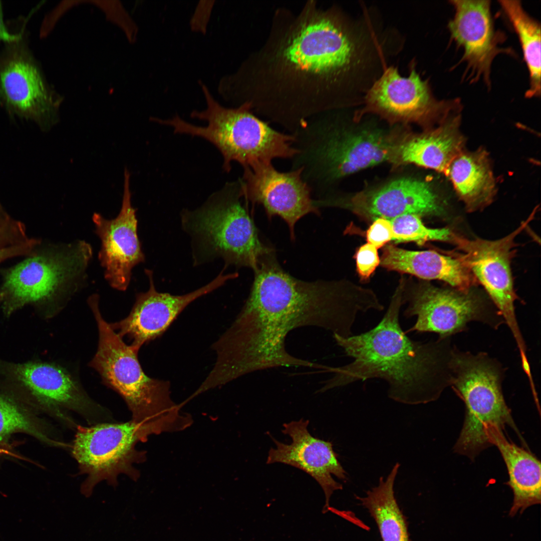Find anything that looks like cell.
I'll return each mask as SVG.
<instances>
[{
    "mask_svg": "<svg viewBox=\"0 0 541 541\" xmlns=\"http://www.w3.org/2000/svg\"><path fill=\"white\" fill-rule=\"evenodd\" d=\"M253 271V282L242 309L212 345L216 366L230 381L276 367L317 369L318 364L287 351L288 334L311 326L350 337L357 315L367 311V294L361 286L345 279H298L282 267L275 251L263 257Z\"/></svg>",
    "mask_w": 541,
    "mask_h": 541,
    "instance_id": "1",
    "label": "cell"
},
{
    "mask_svg": "<svg viewBox=\"0 0 541 541\" xmlns=\"http://www.w3.org/2000/svg\"><path fill=\"white\" fill-rule=\"evenodd\" d=\"M242 65L256 113L292 134L335 106L334 91L363 65L364 48L341 15L309 5Z\"/></svg>",
    "mask_w": 541,
    "mask_h": 541,
    "instance_id": "2",
    "label": "cell"
},
{
    "mask_svg": "<svg viewBox=\"0 0 541 541\" xmlns=\"http://www.w3.org/2000/svg\"><path fill=\"white\" fill-rule=\"evenodd\" d=\"M404 283L402 276L380 322L370 330L343 337L337 345L353 361L330 367L333 376L319 392L358 381L379 378L388 385V397L397 402L419 404L437 400L451 383V360L455 347L450 338L422 342L409 338L399 323Z\"/></svg>",
    "mask_w": 541,
    "mask_h": 541,
    "instance_id": "3",
    "label": "cell"
},
{
    "mask_svg": "<svg viewBox=\"0 0 541 541\" xmlns=\"http://www.w3.org/2000/svg\"><path fill=\"white\" fill-rule=\"evenodd\" d=\"M292 134L297 153L291 169H302L304 181L317 198L351 174L393 160L396 145L378 131L353 132L329 111L311 118Z\"/></svg>",
    "mask_w": 541,
    "mask_h": 541,
    "instance_id": "4",
    "label": "cell"
},
{
    "mask_svg": "<svg viewBox=\"0 0 541 541\" xmlns=\"http://www.w3.org/2000/svg\"><path fill=\"white\" fill-rule=\"evenodd\" d=\"M199 84L206 107L201 111H193L190 116L205 121L206 125H194L178 115L167 120L153 118L152 120L172 127L175 133L200 137L211 143L221 153L223 169L227 172L233 161L245 168L272 162L275 159L293 158L297 150L292 134L273 128L245 103L233 108L223 106L204 83L199 81Z\"/></svg>",
    "mask_w": 541,
    "mask_h": 541,
    "instance_id": "5",
    "label": "cell"
},
{
    "mask_svg": "<svg viewBox=\"0 0 541 541\" xmlns=\"http://www.w3.org/2000/svg\"><path fill=\"white\" fill-rule=\"evenodd\" d=\"M99 297L93 294L88 305L97 322L99 340L95 355L89 363L104 383L124 400L132 420L160 432H171L183 421L180 405L170 397V383L148 376L138 359L139 350L127 345L103 318Z\"/></svg>",
    "mask_w": 541,
    "mask_h": 541,
    "instance_id": "6",
    "label": "cell"
},
{
    "mask_svg": "<svg viewBox=\"0 0 541 541\" xmlns=\"http://www.w3.org/2000/svg\"><path fill=\"white\" fill-rule=\"evenodd\" d=\"M243 198L238 179L226 183L200 207L181 212L182 227L192 238L194 264L220 258L225 265L254 270L275 251L261 240Z\"/></svg>",
    "mask_w": 541,
    "mask_h": 541,
    "instance_id": "7",
    "label": "cell"
},
{
    "mask_svg": "<svg viewBox=\"0 0 541 541\" xmlns=\"http://www.w3.org/2000/svg\"><path fill=\"white\" fill-rule=\"evenodd\" d=\"M450 367V385L465 406L463 425L454 451L474 460L491 446L485 432L490 425L502 430L509 426L522 439L503 395L505 370L501 364L486 353L474 354L455 348Z\"/></svg>",
    "mask_w": 541,
    "mask_h": 541,
    "instance_id": "8",
    "label": "cell"
},
{
    "mask_svg": "<svg viewBox=\"0 0 541 541\" xmlns=\"http://www.w3.org/2000/svg\"><path fill=\"white\" fill-rule=\"evenodd\" d=\"M41 244L28 258L3 273L0 291L8 313L27 304L69 296L85 280L93 254L88 243L77 240L40 248Z\"/></svg>",
    "mask_w": 541,
    "mask_h": 541,
    "instance_id": "9",
    "label": "cell"
},
{
    "mask_svg": "<svg viewBox=\"0 0 541 541\" xmlns=\"http://www.w3.org/2000/svg\"><path fill=\"white\" fill-rule=\"evenodd\" d=\"M153 434L156 432L152 427L132 419L123 423L79 426L72 453L80 473L86 475L82 492L89 495L94 486L103 480L116 485L117 477L122 474L137 479L139 472L134 465L143 461L145 456L136 445Z\"/></svg>",
    "mask_w": 541,
    "mask_h": 541,
    "instance_id": "10",
    "label": "cell"
},
{
    "mask_svg": "<svg viewBox=\"0 0 541 541\" xmlns=\"http://www.w3.org/2000/svg\"><path fill=\"white\" fill-rule=\"evenodd\" d=\"M402 302L407 305L404 316L416 317L414 326L406 332H432L446 338L467 330L470 322H479L494 329L505 323L494 306L471 290L439 288L428 281L405 278Z\"/></svg>",
    "mask_w": 541,
    "mask_h": 541,
    "instance_id": "11",
    "label": "cell"
},
{
    "mask_svg": "<svg viewBox=\"0 0 541 541\" xmlns=\"http://www.w3.org/2000/svg\"><path fill=\"white\" fill-rule=\"evenodd\" d=\"M27 28L0 45V106L46 129L57 122L61 100L32 51Z\"/></svg>",
    "mask_w": 541,
    "mask_h": 541,
    "instance_id": "12",
    "label": "cell"
},
{
    "mask_svg": "<svg viewBox=\"0 0 541 541\" xmlns=\"http://www.w3.org/2000/svg\"><path fill=\"white\" fill-rule=\"evenodd\" d=\"M533 217L532 213L513 231L496 240L468 239L453 232L450 241L463 252L454 254L483 286L510 330L521 355L526 353V347L515 314L517 296L513 288L510 263L516 245L515 238Z\"/></svg>",
    "mask_w": 541,
    "mask_h": 541,
    "instance_id": "13",
    "label": "cell"
},
{
    "mask_svg": "<svg viewBox=\"0 0 541 541\" xmlns=\"http://www.w3.org/2000/svg\"><path fill=\"white\" fill-rule=\"evenodd\" d=\"M365 102L370 110L404 121L441 122L461 110L457 99H436L428 81L421 78L413 65L405 77L394 66L386 68L366 92Z\"/></svg>",
    "mask_w": 541,
    "mask_h": 541,
    "instance_id": "14",
    "label": "cell"
},
{
    "mask_svg": "<svg viewBox=\"0 0 541 541\" xmlns=\"http://www.w3.org/2000/svg\"><path fill=\"white\" fill-rule=\"evenodd\" d=\"M243 170L239 179L244 200L261 205L269 219L282 218L288 225L292 240L295 239V225L299 220L310 213L320 214L301 168L283 172L272 162H263Z\"/></svg>",
    "mask_w": 541,
    "mask_h": 541,
    "instance_id": "15",
    "label": "cell"
},
{
    "mask_svg": "<svg viewBox=\"0 0 541 541\" xmlns=\"http://www.w3.org/2000/svg\"><path fill=\"white\" fill-rule=\"evenodd\" d=\"M145 273L149 282V289L137 293L131 311L125 319L110 326L122 338H128L131 346L141 347L163 334L181 312L196 299L208 294L238 277L237 273L222 272L203 287L182 295L158 292L155 287L153 272Z\"/></svg>",
    "mask_w": 541,
    "mask_h": 541,
    "instance_id": "16",
    "label": "cell"
},
{
    "mask_svg": "<svg viewBox=\"0 0 541 541\" xmlns=\"http://www.w3.org/2000/svg\"><path fill=\"white\" fill-rule=\"evenodd\" d=\"M325 203L327 207L347 209L368 222L378 217L390 220L406 214L421 217L441 216L444 212L442 199L430 185L411 178L395 180L350 199L331 194Z\"/></svg>",
    "mask_w": 541,
    "mask_h": 541,
    "instance_id": "17",
    "label": "cell"
},
{
    "mask_svg": "<svg viewBox=\"0 0 541 541\" xmlns=\"http://www.w3.org/2000/svg\"><path fill=\"white\" fill-rule=\"evenodd\" d=\"M122 206L118 215L108 219L94 213L92 220L95 232L101 240L98 253L104 278L113 289L126 291L130 282L133 268L145 261L137 233L136 209L131 204L130 173L124 170Z\"/></svg>",
    "mask_w": 541,
    "mask_h": 541,
    "instance_id": "18",
    "label": "cell"
},
{
    "mask_svg": "<svg viewBox=\"0 0 541 541\" xmlns=\"http://www.w3.org/2000/svg\"><path fill=\"white\" fill-rule=\"evenodd\" d=\"M309 421L301 419L283 424L282 432L290 437V444L272 438L275 447L268 451L267 464L281 463L300 469L309 474L319 484L325 495L322 512L329 511L330 500L337 490L343 489L333 475L345 481L347 473L340 463L330 441L312 436L308 430Z\"/></svg>",
    "mask_w": 541,
    "mask_h": 541,
    "instance_id": "19",
    "label": "cell"
},
{
    "mask_svg": "<svg viewBox=\"0 0 541 541\" xmlns=\"http://www.w3.org/2000/svg\"><path fill=\"white\" fill-rule=\"evenodd\" d=\"M454 14L448 24L451 36L463 50L471 81L481 78L490 85L491 65L495 56L506 52L498 46L503 39L495 31L489 1L452 0Z\"/></svg>",
    "mask_w": 541,
    "mask_h": 541,
    "instance_id": "20",
    "label": "cell"
},
{
    "mask_svg": "<svg viewBox=\"0 0 541 541\" xmlns=\"http://www.w3.org/2000/svg\"><path fill=\"white\" fill-rule=\"evenodd\" d=\"M14 374L34 399L44 409L65 422L72 411L88 420L102 410L65 368L53 364L31 362L16 365Z\"/></svg>",
    "mask_w": 541,
    "mask_h": 541,
    "instance_id": "21",
    "label": "cell"
},
{
    "mask_svg": "<svg viewBox=\"0 0 541 541\" xmlns=\"http://www.w3.org/2000/svg\"><path fill=\"white\" fill-rule=\"evenodd\" d=\"M380 265L420 280L442 281L464 292L471 290L475 283L473 274L459 257L432 250H411L387 244L383 247Z\"/></svg>",
    "mask_w": 541,
    "mask_h": 541,
    "instance_id": "22",
    "label": "cell"
},
{
    "mask_svg": "<svg viewBox=\"0 0 541 541\" xmlns=\"http://www.w3.org/2000/svg\"><path fill=\"white\" fill-rule=\"evenodd\" d=\"M460 122V112L454 113L438 127L397 144L393 160L445 174L452 161L465 150Z\"/></svg>",
    "mask_w": 541,
    "mask_h": 541,
    "instance_id": "23",
    "label": "cell"
},
{
    "mask_svg": "<svg viewBox=\"0 0 541 541\" xmlns=\"http://www.w3.org/2000/svg\"><path fill=\"white\" fill-rule=\"evenodd\" d=\"M485 432L489 443L498 448L507 467L509 480L506 484L513 494L509 516L512 517L517 512L522 513L527 507L539 504L540 461L528 450L509 441L499 427L490 425Z\"/></svg>",
    "mask_w": 541,
    "mask_h": 541,
    "instance_id": "24",
    "label": "cell"
},
{
    "mask_svg": "<svg viewBox=\"0 0 541 541\" xmlns=\"http://www.w3.org/2000/svg\"><path fill=\"white\" fill-rule=\"evenodd\" d=\"M444 174L469 212L488 206L496 193L489 157L484 149L464 150L452 161Z\"/></svg>",
    "mask_w": 541,
    "mask_h": 541,
    "instance_id": "25",
    "label": "cell"
},
{
    "mask_svg": "<svg viewBox=\"0 0 541 541\" xmlns=\"http://www.w3.org/2000/svg\"><path fill=\"white\" fill-rule=\"evenodd\" d=\"M400 466L397 462L386 479L380 477L378 485L368 490L365 496H356L375 520L382 541H411L406 517L394 490Z\"/></svg>",
    "mask_w": 541,
    "mask_h": 541,
    "instance_id": "26",
    "label": "cell"
},
{
    "mask_svg": "<svg viewBox=\"0 0 541 541\" xmlns=\"http://www.w3.org/2000/svg\"><path fill=\"white\" fill-rule=\"evenodd\" d=\"M502 10L518 37L529 76L528 98L540 94V25L523 9L519 1L500 0Z\"/></svg>",
    "mask_w": 541,
    "mask_h": 541,
    "instance_id": "27",
    "label": "cell"
},
{
    "mask_svg": "<svg viewBox=\"0 0 541 541\" xmlns=\"http://www.w3.org/2000/svg\"><path fill=\"white\" fill-rule=\"evenodd\" d=\"M18 433L27 434L51 446L63 445L52 438L43 421L33 413L14 399L0 394V444Z\"/></svg>",
    "mask_w": 541,
    "mask_h": 541,
    "instance_id": "28",
    "label": "cell"
},
{
    "mask_svg": "<svg viewBox=\"0 0 541 541\" xmlns=\"http://www.w3.org/2000/svg\"><path fill=\"white\" fill-rule=\"evenodd\" d=\"M395 244L413 242L419 246L430 241H451L453 232L448 228L427 227L422 217L414 214L401 215L390 219Z\"/></svg>",
    "mask_w": 541,
    "mask_h": 541,
    "instance_id": "29",
    "label": "cell"
},
{
    "mask_svg": "<svg viewBox=\"0 0 541 541\" xmlns=\"http://www.w3.org/2000/svg\"><path fill=\"white\" fill-rule=\"evenodd\" d=\"M41 240L28 236L25 225L10 217L0 224V263L21 255H30Z\"/></svg>",
    "mask_w": 541,
    "mask_h": 541,
    "instance_id": "30",
    "label": "cell"
},
{
    "mask_svg": "<svg viewBox=\"0 0 541 541\" xmlns=\"http://www.w3.org/2000/svg\"><path fill=\"white\" fill-rule=\"evenodd\" d=\"M354 257L356 272L361 281L366 282L380 264L378 249L369 243L360 246L356 249Z\"/></svg>",
    "mask_w": 541,
    "mask_h": 541,
    "instance_id": "31",
    "label": "cell"
},
{
    "mask_svg": "<svg viewBox=\"0 0 541 541\" xmlns=\"http://www.w3.org/2000/svg\"><path fill=\"white\" fill-rule=\"evenodd\" d=\"M367 242L378 249L392 241L393 233L391 221L383 217L375 218L365 232Z\"/></svg>",
    "mask_w": 541,
    "mask_h": 541,
    "instance_id": "32",
    "label": "cell"
},
{
    "mask_svg": "<svg viewBox=\"0 0 541 541\" xmlns=\"http://www.w3.org/2000/svg\"><path fill=\"white\" fill-rule=\"evenodd\" d=\"M30 18L21 16L5 21L3 4L0 1V45L18 38L24 29L27 27Z\"/></svg>",
    "mask_w": 541,
    "mask_h": 541,
    "instance_id": "33",
    "label": "cell"
},
{
    "mask_svg": "<svg viewBox=\"0 0 541 541\" xmlns=\"http://www.w3.org/2000/svg\"><path fill=\"white\" fill-rule=\"evenodd\" d=\"M214 1H207V4L200 2L192 16L190 22L191 29L194 31L205 33Z\"/></svg>",
    "mask_w": 541,
    "mask_h": 541,
    "instance_id": "34",
    "label": "cell"
},
{
    "mask_svg": "<svg viewBox=\"0 0 541 541\" xmlns=\"http://www.w3.org/2000/svg\"><path fill=\"white\" fill-rule=\"evenodd\" d=\"M10 216L5 211L0 203V224L8 220Z\"/></svg>",
    "mask_w": 541,
    "mask_h": 541,
    "instance_id": "35",
    "label": "cell"
},
{
    "mask_svg": "<svg viewBox=\"0 0 541 541\" xmlns=\"http://www.w3.org/2000/svg\"><path fill=\"white\" fill-rule=\"evenodd\" d=\"M3 299V295L2 292L0 291V301H2Z\"/></svg>",
    "mask_w": 541,
    "mask_h": 541,
    "instance_id": "36",
    "label": "cell"
}]
</instances>
